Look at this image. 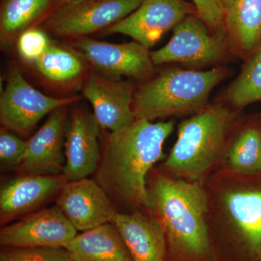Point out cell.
<instances>
[{
  "label": "cell",
  "mask_w": 261,
  "mask_h": 261,
  "mask_svg": "<svg viewBox=\"0 0 261 261\" xmlns=\"http://www.w3.org/2000/svg\"><path fill=\"white\" fill-rule=\"evenodd\" d=\"M204 185L216 261H261V175L221 168Z\"/></svg>",
  "instance_id": "obj_1"
},
{
  "label": "cell",
  "mask_w": 261,
  "mask_h": 261,
  "mask_svg": "<svg viewBox=\"0 0 261 261\" xmlns=\"http://www.w3.org/2000/svg\"><path fill=\"white\" fill-rule=\"evenodd\" d=\"M174 127L173 121L152 123L142 118L106 135L96 181L112 200L133 211H149L147 178L165 159L163 145Z\"/></svg>",
  "instance_id": "obj_2"
},
{
  "label": "cell",
  "mask_w": 261,
  "mask_h": 261,
  "mask_svg": "<svg viewBox=\"0 0 261 261\" xmlns=\"http://www.w3.org/2000/svg\"><path fill=\"white\" fill-rule=\"evenodd\" d=\"M149 211L166 241V261H216L209 234L205 185L152 168L147 178Z\"/></svg>",
  "instance_id": "obj_3"
},
{
  "label": "cell",
  "mask_w": 261,
  "mask_h": 261,
  "mask_svg": "<svg viewBox=\"0 0 261 261\" xmlns=\"http://www.w3.org/2000/svg\"><path fill=\"white\" fill-rule=\"evenodd\" d=\"M239 126L233 108L207 106L178 125L177 139L161 169L185 181L205 183L224 166Z\"/></svg>",
  "instance_id": "obj_4"
},
{
  "label": "cell",
  "mask_w": 261,
  "mask_h": 261,
  "mask_svg": "<svg viewBox=\"0 0 261 261\" xmlns=\"http://www.w3.org/2000/svg\"><path fill=\"white\" fill-rule=\"evenodd\" d=\"M228 70H163L135 90L133 110L136 119L148 121L194 115L208 105L213 89L228 76Z\"/></svg>",
  "instance_id": "obj_5"
},
{
  "label": "cell",
  "mask_w": 261,
  "mask_h": 261,
  "mask_svg": "<svg viewBox=\"0 0 261 261\" xmlns=\"http://www.w3.org/2000/svg\"><path fill=\"white\" fill-rule=\"evenodd\" d=\"M144 0H80L51 12L44 27L54 35L83 38L109 28L133 13Z\"/></svg>",
  "instance_id": "obj_6"
},
{
  "label": "cell",
  "mask_w": 261,
  "mask_h": 261,
  "mask_svg": "<svg viewBox=\"0 0 261 261\" xmlns=\"http://www.w3.org/2000/svg\"><path fill=\"white\" fill-rule=\"evenodd\" d=\"M228 41L215 35L197 15H190L173 29L169 42L151 51L154 65L176 63L206 66L224 61L228 56Z\"/></svg>",
  "instance_id": "obj_7"
},
{
  "label": "cell",
  "mask_w": 261,
  "mask_h": 261,
  "mask_svg": "<svg viewBox=\"0 0 261 261\" xmlns=\"http://www.w3.org/2000/svg\"><path fill=\"white\" fill-rule=\"evenodd\" d=\"M78 100L79 97H48L29 84L18 70H14L0 99V121L3 128L27 136L46 115Z\"/></svg>",
  "instance_id": "obj_8"
},
{
  "label": "cell",
  "mask_w": 261,
  "mask_h": 261,
  "mask_svg": "<svg viewBox=\"0 0 261 261\" xmlns=\"http://www.w3.org/2000/svg\"><path fill=\"white\" fill-rule=\"evenodd\" d=\"M74 45L96 72L108 79L118 80L127 76L145 80L153 73L151 51L135 41L114 44L83 37L77 39Z\"/></svg>",
  "instance_id": "obj_9"
},
{
  "label": "cell",
  "mask_w": 261,
  "mask_h": 261,
  "mask_svg": "<svg viewBox=\"0 0 261 261\" xmlns=\"http://www.w3.org/2000/svg\"><path fill=\"white\" fill-rule=\"evenodd\" d=\"M195 14V7L185 0H144L133 13L105 33L128 36L149 49L184 19Z\"/></svg>",
  "instance_id": "obj_10"
},
{
  "label": "cell",
  "mask_w": 261,
  "mask_h": 261,
  "mask_svg": "<svg viewBox=\"0 0 261 261\" xmlns=\"http://www.w3.org/2000/svg\"><path fill=\"white\" fill-rule=\"evenodd\" d=\"M58 206L25 216L0 231V244L10 248L64 247L78 233Z\"/></svg>",
  "instance_id": "obj_11"
},
{
  "label": "cell",
  "mask_w": 261,
  "mask_h": 261,
  "mask_svg": "<svg viewBox=\"0 0 261 261\" xmlns=\"http://www.w3.org/2000/svg\"><path fill=\"white\" fill-rule=\"evenodd\" d=\"M57 206L78 231L112 223L117 214L112 199L94 180L70 181L62 188Z\"/></svg>",
  "instance_id": "obj_12"
},
{
  "label": "cell",
  "mask_w": 261,
  "mask_h": 261,
  "mask_svg": "<svg viewBox=\"0 0 261 261\" xmlns=\"http://www.w3.org/2000/svg\"><path fill=\"white\" fill-rule=\"evenodd\" d=\"M135 92L130 82L111 80L96 71L91 73L82 89L99 126L111 132L123 129L136 121Z\"/></svg>",
  "instance_id": "obj_13"
},
{
  "label": "cell",
  "mask_w": 261,
  "mask_h": 261,
  "mask_svg": "<svg viewBox=\"0 0 261 261\" xmlns=\"http://www.w3.org/2000/svg\"><path fill=\"white\" fill-rule=\"evenodd\" d=\"M66 118L65 107L56 110L49 113L37 133L27 140L25 154L18 167L22 173L44 176L63 174Z\"/></svg>",
  "instance_id": "obj_14"
},
{
  "label": "cell",
  "mask_w": 261,
  "mask_h": 261,
  "mask_svg": "<svg viewBox=\"0 0 261 261\" xmlns=\"http://www.w3.org/2000/svg\"><path fill=\"white\" fill-rule=\"evenodd\" d=\"M100 128L94 114L83 111L72 114L65 135L63 173L68 181L82 179L95 173L102 152L99 143Z\"/></svg>",
  "instance_id": "obj_15"
},
{
  "label": "cell",
  "mask_w": 261,
  "mask_h": 261,
  "mask_svg": "<svg viewBox=\"0 0 261 261\" xmlns=\"http://www.w3.org/2000/svg\"><path fill=\"white\" fill-rule=\"evenodd\" d=\"M112 224L123 238L132 261H166L164 231L150 211L117 213Z\"/></svg>",
  "instance_id": "obj_16"
},
{
  "label": "cell",
  "mask_w": 261,
  "mask_h": 261,
  "mask_svg": "<svg viewBox=\"0 0 261 261\" xmlns=\"http://www.w3.org/2000/svg\"><path fill=\"white\" fill-rule=\"evenodd\" d=\"M67 182L63 174L25 175L8 182L0 190L1 221L34 210L61 192Z\"/></svg>",
  "instance_id": "obj_17"
},
{
  "label": "cell",
  "mask_w": 261,
  "mask_h": 261,
  "mask_svg": "<svg viewBox=\"0 0 261 261\" xmlns=\"http://www.w3.org/2000/svg\"><path fill=\"white\" fill-rule=\"evenodd\" d=\"M63 247L73 261H132L123 238L112 223L77 233Z\"/></svg>",
  "instance_id": "obj_18"
},
{
  "label": "cell",
  "mask_w": 261,
  "mask_h": 261,
  "mask_svg": "<svg viewBox=\"0 0 261 261\" xmlns=\"http://www.w3.org/2000/svg\"><path fill=\"white\" fill-rule=\"evenodd\" d=\"M225 29L237 51H255L261 43V0H234L226 10Z\"/></svg>",
  "instance_id": "obj_19"
},
{
  "label": "cell",
  "mask_w": 261,
  "mask_h": 261,
  "mask_svg": "<svg viewBox=\"0 0 261 261\" xmlns=\"http://www.w3.org/2000/svg\"><path fill=\"white\" fill-rule=\"evenodd\" d=\"M235 172L261 175V126H239L228 147L224 166Z\"/></svg>",
  "instance_id": "obj_20"
},
{
  "label": "cell",
  "mask_w": 261,
  "mask_h": 261,
  "mask_svg": "<svg viewBox=\"0 0 261 261\" xmlns=\"http://www.w3.org/2000/svg\"><path fill=\"white\" fill-rule=\"evenodd\" d=\"M51 0H5L0 16L1 42L9 45L47 10Z\"/></svg>",
  "instance_id": "obj_21"
},
{
  "label": "cell",
  "mask_w": 261,
  "mask_h": 261,
  "mask_svg": "<svg viewBox=\"0 0 261 261\" xmlns=\"http://www.w3.org/2000/svg\"><path fill=\"white\" fill-rule=\"evenodd\" d=\"M84 61L76 51L50 44L34 63L39 73L55 83H67L76 80L84 70Z\"/></svg>",
  "instance_id": "obj_22"
},
{
  "label": "cell",
  "mask_w": 261,
  "mask_h": 261,
  "mask_svg": "<svg viewBox=\"0 0 261 261\" xmlns=\"http://www.w3.org/2000/svg\"><path fill=\"white\" fill-rule=\"evenodd\" d=\"M226 97L237 111L261 101V43L228 87Z\"/></svg>",
  "instance_id": "obj_23"
},
{
  "label": "cell",
  "mask_w": 261,
  "mask_h": 261,
  "mask_svg": "<svg viewBox=\"0 0 261 261\" xmlns=\"http://www.w3.org/2000/svg\"><path fill=\"white\" fill-rule=\"evenodd\" d=\"M196 15L215 35L227 40L225 29L226 10L221 0H192ZM228 41V40H227Z\"/></svg>",
  "instance_id": "obj_24"
},
{
  "label": "cell",
  "mask_w": 261,
  "mask_h": 261,
  "mask_svg": "<svg viewBox=\"0 0 261 261\" xmlns=\"http://www.w3.org/2000/svg\"><path fill=\"white\" fill-rule=\"evenodd\" d=\"M50 44L47 34L36 28L27 29L17 39L19 56L29 63H35Z\"/></svg>",
  "instance_id": "obj_25"
},
{
  "label": "cell",
  "mask_w": 261,
  "mask_h": 261,
  "mask_svg": "<svg viewBox=\"0 0 261 261\" xmlns=\"http://www.w3.org/2000/svg\"><path fill=\"white\" fill-rule=\"evenodd\" d=\"M4 254L19 261H73L63 247L11 248Z\"/></svg>",
  "instance_id": "obj_26"
},
{
  "label": "cell",
  "mask_w": 261,
  "mask_h": 261,
  "mask_svg": "<svg viewBox=\"0 0 261 261\" xmlns=\"http://www.w3.org/2000/svg\"><path fill=\"white\" fill-rule=\"evenodd\" d=\"M27 141L19 138L9 130L2 128L0 130V161L7 167H18L21 163Z\"/></svg>",
  "instance_id": "obj_27"
},
{
  "label": "cell",
  "mask_w": 261,
  "mask_h": 261,
  "mask_svg": "<svg viewBox=\"0 0 261 261\" xmlns=\"http://www.w3.org/2000/svg\"><path fill=\"white\" fill-rule=\"evenodd\" d=\"M221 1H222L223 5H224L225 10L226 11V10L231 6L234 0H221Z\"/></svg>",
  "instance_id": "obj_28"
},
{
  "label": "cell",
  "mask_w": 261,
  "mask_h": 261,
  "mask_svg": "<svg viewBox=\"0 0 261 261\" xmlns=\"http://www.w3.org/2000/svg\"><path fill=\"white\" fill-rule=\"evenodd\" d=\"M1 261H19L15 260L14 258H12L8 255H5V254H3L1 256Z\"/></svg>",
  "instance_id": "obj_29"
},
{
  "label": "cell",
  "mask_w": 261,
  "mask_h": 261,
  "mask_svg": "<svg viewBox=\"0 0 261 261\" xmlns=\"http://www.w3.org/2000/svg\"><path fill=\"white\" fill-rule=\"evenodd\" d=\"M80 1V0H61V4H64V3H72V2Z\"/></svg>",
  "instance_id": "obj_30"
}]
</instances>
